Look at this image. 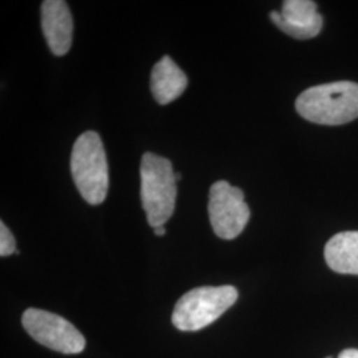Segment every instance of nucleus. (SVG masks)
I'll use <instances>...</instances> for the list:
<instances>
[{
  "label": "nucleus",
  "instance_id": "nucleus-1",
  "mask_svg": "<svg viewBox=\"0 0 358 358\" xmlns=\"http://www.w3.org/2000/svg\"><path fill=\"white\" fill-rule=\"evenodd\" d=\"M296 110L315 124H348L358 117V84L337 81L308 88L297 97Z\"/></svg>",
  "mask_w": 358,
  "mask_h": 358
},
{
  "label": "nucleus",
  "instance_id": "nucleus-2",
  "mask_svg": "<svg viewBox=\"0 0 358 358\" xmlns=\"http://www.w3.org/2000/svg\"><path fill=\"white\" fill-rule=\"evenodd\" d=\"M71 171L81 196L90 205H101L109 189V167L103 141L96 131H85L77 138Z\"/></svg>",
  "mask_w": 358,
  "mask_h": 358
},
{
  "label": "nucleus",
  "instance_id": "nucleus-3",
  "mask_svg": "<svg viewBox=\"0 0 358 358\" xmlns=\"http://www.w3.org/2000/svg\"><path fill=\"white\" fill-rule=\"evenodd\" d=\"M141 199L148 223L153 229L165 226L177 202V178L167 158L153 153L142 155Z\"/></svg>",
  "mask_w": 358,
  "mask_h": 358
},
{
  "label": "nucleus",
  "instance_id": "nucleus-4",
  "mask_svg": "<svg viewBox=\"0 0 358 358\" xmlns=\"http://www.w3.org/2000/svg\"><path fill=\"white\" fill-rule=\"evenodd\" d=\"M238 296V289L232 285L194 288L179 299L171 320L179 331L203 329L230 309Z\"/></svg>",
  "mask_w": 358,
  "mask_h": 358
},
{
  "label": "nucleus",
  "instance_id": "nucleus-5",
  "mask_svg": "<svg viewBox=\"0 0 358 358\" xmlns=\"http://www.w3.org/2000/svg\"><path fill=\"white\" fill-rule=\"evenodd\" d=\"M208 215L217 238L232 241L243 232L251 211L241 189L227 180H217L210 189Z\"/></svg>",
  "mask_w": 358,
  "mask_h": 358
},
{
  "label": "nucleus",
  "instance_id": "nucleus-6",
  "mask_svg": "<svg viewBox=\"0 0 358 358\" xmlns=\"http://www.w3.org/2000/svg\"><path fill=\"white\" fill-rule=\"evenodd\" d=\"M27 333L38 344L63 355H78L85 349V338L76 327L51 312L29 308L22 317Z\"/></svg>",
  "mask_w": 358,
  "mask_h": 358
},
{
  "label": "nucleus",
  "instance_id": "nucleus-7",
  "mask_svg": "<svg viewBox=\"0 0 358 358\" xmlns=\"http://www.w3.org/2000/svg\"><path fill=\"white\" fill-rule=\"evenodd\" d=\"M271 20L279 29L294 38H312L320 34L322 16L310 0H285L282 13H271Z\"/></svg>",
  "mask_w": 358,
  "mask_h": 358
},
{
  "label": "nucleus",
  "instance_id": "nucleus-8",
  "mask_svg": "<svg viewBox=\"0 0 358 358\" xmlns=\"http://www.w3.org/2000/svg\"><path fill=\"white\" fill-rule=\"evenodd\" d=\"M41 28L52 53L64 56L72 47L73 19L64 0H45L41 4Z\"/></svg>",
  "mask_w": 358,
  "mask_h": 358
},
{
  "label": "nucleus",
  "instance_id": "nucleus-9",
  "mask_svg": "<svg viewBox=\"0 0 358 358\" xmlns=\"http://www.w3.org/2000/svg\"><path fill=\"white\" fill-rule=\"evenodd\" d=\"M187 77L169 56H164L154 65L150 88L155 101L167 105L178 99L187 88Z\"/></svg>",
  "mask_w": 358,
  "mask_h": 358
},
{
  "label": "nucleus",
  "instance_id": "nucleus-10",
  "mask_svg": "<svg viewBox=\"0 0 358 358\" xmlns=\"http://www.w3.org/2000/svg\"><path fill=\"white\" fill-rule=\"evenodd\" d=\"M324 256L334 272L358 275V231L334 235L325 245Z\"/></svg>",
  "mask_w": 358,
  "mask_h": 358
},
{
  "label": "nucleus",
  "instance_id": "nucleus-11",
  "mask_svg": "<svg viewBox=\"0 0 358 358\" xmlns=\"http://www.w3.org/2000/svg\"><path fill=\"white\" fill-rule=\"evenodd\" d=\"M16 254V243L11 231L4 224V222L0 223V255L10 256Z\"/></svg>",
  "mask_w": 358,
  "mask_h": 358
},
{
  "label": "nucleus",
  "instance_id": "nucleus-12",
  "mask_svg": "<svg viewBox=\"0 0 358 358\" xmlns=\"http://www.w3.org/2000/svg\"><path fill=\"white\" fill-rule=\"evenodd\" d=\"M338 358H358V350L357 349H345L338 355Z\"/></svg>",
  "mask_w": 358,
  "mask_h": 358
},
{
  "label": "nucleus",
  "instance_id": "nucleus-13",
  "mask_svg": "<svg viewBox=\"0 0 358 358\" xmlns=\"http://www.w3.org/2000/svg\"><path fill=\"white\" fill-rule=\"evenodd\" d=\"M154 234L157 235V236H164V235H166V229H165V226H161V227H155L153 229Z\"/></svg>",
  "mask_w": 358,
  "mask_h": 358
},
{
  "label": "nucleus",
  "instance_id": "nucleus-14",
  "mask_svg": "<svg viewBox=\"0 0 358 358\" xmlns=\"http://www.w3.org/2000/svg\"><path fill=\"white\" fill-rule=\"evenodd\" d=\"M176 178H177V180H179V179L182 178V174L180 173H176Z\"/></svg>",
  "mask_w": 358,
  "mask_h": 358
},
{
  "label": "nucleus",
  "instance_id": "nucleus-15",
  "mask_svg": "<svg viewBox=\"0 0 358 358\" xmlns=\"http://www.w3.org/2000/svg\"><path fill=\"white\" fill-rule=\"evenodd\" d=\"M327 358H332V357H327Z\"/></svg>",
  "mask_w": 358,
  "mask_h": 358
}]
</instances>
